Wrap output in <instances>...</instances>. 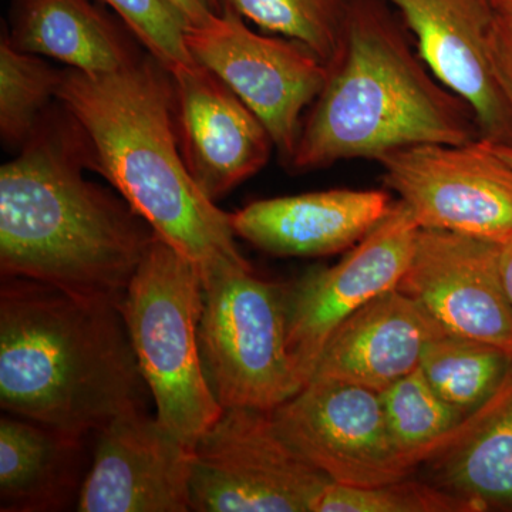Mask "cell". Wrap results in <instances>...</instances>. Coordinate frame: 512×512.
Returning a JSON list of instances; mask_svg holds the SVG:
<instances>
[{
    "label": "cell",
    "instance_id": "obj_23",
    "mask_svg": "<svg viewBox=\"0 0 512 512\" xmlns=\"http://www.w3.org/2000/svg\"><path fill=\"white\" fill-rule=\"evenodd\" d=\"M60 70L42 56L22 52L6 33L0 39V137L10 150H20L35 133L56 100Z\"/></svg>",
    "mask_w": 512,
    "mask_h": 512
},
{
    "label": "cell",
    "instance_id": "obj_6",
    "mask_svg": "<svg viewBox=\"0 0 512 512\" xmlns=\"http://www.w3.org/2000/svg\"><path fill=\"white\" fill-rule=\"evenodd\" d=\"M200 352L222 409L272 412L302 389L286 343L288 286L252 266L218 269L202 279Z\"/></svg>",
    "mask_w": 512,
    "mask_h": 512
},
{
    "label": "cell",
    "instance_id": "obj_20",
    "mask_svg": "<svg viewBox=\"0 0 512 512\" xmlns=\"http://www.w3.org/2000/svg\"><path fill=\"white\" fill-rule=\"evenodd\" d=\"M426 464L441 487L477 501L484 511H512V365Z\"/></svg>",
    "mask_w": 512,
    "mask_h": 512
},
{
    "label": "cell",
    "instance_id": "obj_2",
    "mask_svg": "<svg viewBox=\"0 0 512 512\" xmlns=\"http://www.w3.org/2000/svg\"><path fill=\"white\" fill-rule=\"evenodd\" d=\"M56 100L80 124L93 171L200 269L249 266L235 242L231 214L192 180L174 121L171 74L150 53L111 73L60 70Z\"/></svg>",
    "mask_w": 512,
    "mask_h": 512
},
{
    "label": "cell",
    "instance_id": "obj_19",
    "mask_svg": "<svg viewBox=\"0 0 512 512\" xmlns=\"http://www.w3.org/2000/svg\"><path fill=\"white\" fill-rule=\"evenodd\" d=\"M6 36L16 49L89 74L140 59L136 36L93 0H12Z\"/></svg>",
    "mask_w": 512,
    "mask_h": 512
},
{
    "label": "cell",
    "instance_id": "obj_9",
    "mask_svg": "<svg viewBox=\"0 0 512 512\" xmlns=\"http://www.w3.org/2000/svg\"><path fill=\"white\" fill-rule=\"evenodd\" d=\"M420 229L504 245L512 238V164L490 141L417 144L377 160Z\"/></svg>",
    "mask_w": 512,
    "mask_h": 512
},
{
    "label": "cell",
    "instance_id": "obj_16",
    "mask_svg": "<svg viewBox=\"0 0 512 512\" xmlns=\"http://www.w3.org/2000/svg\"><path fill=\"white\" fill-rule=\"evenodd\" d=\"M384 190L308 192L252 202L231 214L237 237L276 256L318 258L349 251L393 205Z\"/></svg>",
    "mask_w": 512,
    "mask_h": 512
},
{
    "label": "cell",
    "instance_id": "obj_29",
    "mask_svg": "<svg viewBox=\"0 0 512 512\" xmlns=\"http://www.w3.org/2000/svg\"><path fill=\"white\" fill-rule=\"evenodd\" d=\"M501 274L505 289L512 302V238L501 245Z\"/></svg>",
    "mask_w": 512,
    "mask_h": 512
},
{
    "label": "cell",
    "instance_id": "obj_31",
    "mask_svg": "<svg viewBox=\"0 0 512 512\" xmlns=\"http://www.w3.org/2000/svg\"><path fill=\"white\" fill-rule=\"evenodd\" d=\"M208 3H210L211 9L214 10L215 13H220V3H218V0H208Z\"/></svg>",
    "mask_w": 512,
    "mask_h": 512
},
{
    "label": "cell",
    "instance_id": "obj_5",
    "mask_svg": "<svg viewBox=\"0 0 512 512\" xmlns=\"http://www.w3.org/2000/svg\"><path fill=\"white\" fill-rule=\"evenodd\" d=\"M202 309L200 269L156 234L120 311L158 423L191 448L224 412L202 366Z\"/></svg>",
    "mask_w": 512,
    "mask_h": 512
},
{
    "label": "cell",
    "instance_id": "obj_15",
    "mask_svg": "<svg viewBox=\"0 0 512 512\" xmlns=\"http://www.w3.org/2000/svg\"><path fill=\"white\" fill-rule=\"evenodd\" d=\"M417 52L447 89L476 114L481 138L512 147V121L488 59L494 0H387Z\"/></svg>",
    "mask_w": 512,
    "mask_h": 512
},
{
    "label": "cell",
    "instance_id": "obj_26",
    "mask_svg": "<svg viewBox=\"0 0 512 512\" xmlns=\"http://www.w3.org/2000/svg\"><path fill=\"white\" fill-rule=\"evenodd\" d=\"M109 6L117 18L131 30L138 43L144 46L168 72L195 62L187 43V18L170 0H99Z\"/></svg>",
    "mask_w": 512,
    "mask_h": 512
},
{
    "label": "cell",
    "instance_id": "obj_28",
    "mask_svg": "<svg viewBox=\"0 0 512 512\" xmlns=\"http://www.w3.org/2000/svg\"><path fill=\"white\" fill-rule=\"evenodd\" d=\"M170 2L175 8L181 10L190 25L202 22L214 12L208 0H170Z\"/></svg>",
    "mask_w": 512,
    "mask_h": 512
},
{
    "label": "cell",
    "instance_id": "obj_22",
    "mask_svg": "<svg viewBox=\"0 0 512 512\" xmlns=\"http://www.w3.org/2000/svg\"><path fill=\"white\" fill-rule=\"evenodd\" d=\"M387 426L396 446L417 464H426L441 441L464 419L416 369L380 393Z\"/></svg>",
    "mask_w": 512,
    "mask_h": 512
},
{
    "label": "cell",
    "instance_id": "obj_13",
    "mask_svg": "<svg viewBox=\"0 0 512 512\" xmlns=\"http://www.w3.org/2000/svg\"><path fill=\"white\" fill-rule=\"evenodd\" d=\"M79 512L191 511L194 448L147 410L124 414L94 434Z\"/></svg>",
    "mask_w": 512,
    "mask_h": 512
},
{
    "label": "cell",
    "instance_id": "obj_1",
    "mask_svg": "<svg viewBox=\"0 0 512 512\" xmlns=\"http://www.w3.org/2000/svg\"><path fill=\"white\" fill-rule=\"evenodd\" d=\"M86 170L92 147L57 101L0 168V274L120 306L156 231Z\"/></svg>",
    "mask_w": 512,
    "mask_h": 512
},
{
    "label": "cell",
    "instance_id": "obj_30",
    "mask_svg": "<svg viewBox=\"0 0 512 512\" xmlns=\"http://www.w3.org/2000/svg\"><path fill=\"white\" fill-rule=\"evenodd\" d=\"M494 146L495 150L498 151V154H500V156L503 157L505 161H508V163L512 164V147L497 146V144H494Z\"/></svg>",
    "mask_w": 512,
    "mask_h": 512
},
{
    "label": "cell",
    "instance_id": "obj_24",
    "mask_svg": "<svg viewBox=\"0 0 512 512\" xmlns=\"http://www.w3.org/2000/svg\"><path fill=\"white\" fill-rule=\"evenodd\" d=\"M266 32L301 43L326 66L338 56L349 0H218Z\"/></svg>",
    "mask_w": 512,
    "mask_h": 512
},
{
    "label": "cell",
    "instance_id": "obj_17",
    "mask_svg": "<svg viewBox=\"0 0 512 512\" xmlns=\"http://www.w3.org/2000/svg\"><path fill=\"white\" fill-rule=\"evenodd\" d=\"M444 333L412 296L390 289L333 332L312 379L339 380L382 393L419 369L427 346Z\"/></svg>",
    "mask_w": 512,
    "mask_h": 512
},
{
    "label": "cell",
    "instance_id": "obj_8",
    "mask_svg": "<svg viewBox=\"0 0 512 512\" xmlns=\"http://www.w3.org/2000/svg\"><path fill=\"white\" fill-rule=\"evenodd\" d=\"M185 43L198 63L254 111L289 167L303 116L325 86L328 66L301 43L259 35L247 20L224 10L188 25Z\"/></svg>",
    "mask_w": 512,
    "mask_h": 512
},
{
    "label": "cell",
    "instance_id": "obj_12",
    "mask_svg": "<svg viewBox=\"0 0 512 512\" xmlns=\"http://www.w3.org/2000/svg\"><path fill=\"white\" fill-rule=\"evenodd\" d=\"M397 288L450 335L480 340L512 357V302L501 274L500 244L420 229Z\"/></svg>",
    "mask_w": 512,
    "mask_h": 512
},
{
    "label": "cell",
    "instance_id": "obj_25",
    "mask_svg": "<svg viewBox=\"0 0 512 512\" xmlns=\"http://www.w3.org/2000/svg\"><path fill=\"white\" fill-rule=\"evenodd\" d=\"M312 512H484V508L439 484L407 477L377 487L329 483L316 497Z\"/></svg>",
    "mask_w": 512,
    "mask_h": 512
},
{
    "label": "cell",
    "instance_id": "obj_4",
    "mask_svg": "<svg viewBox=\"0 0 512 512\" xmlns=\"http://www.w3.org/2000/svg\"><path fill=\"white\" fill-rule=\"evenodd\" d=\"M478 138L473 109L431 73L396 9L387 0H349L342 45L303 117L288 168L308 173L417 144Z\"/></svg>",
    "mask_w": 512,
    "mask_h": 512
},
{
    "label": "cell",
    "instance_id": "obj_7",
    "mask_svg": "<svg viewBox=\"0 0 512 512\" xmlns=\"http://www.w3.org/2000/svg\"><path fill=\"white\" fill-rule=\"evenodd\" d=\"M329 483L286 443L271 412L224 409L194 447L191 511L312 512Z\"/></svg>",
    "mask_w": 512,
    "mask_h": 512
},
{
    "label": "cell",
    "instance_id": "obj_3",
    "mask_svg": "<svg viewBox=\"0 0 512 512\" xmlns=\"http://www.w3.org/2000/svg\"><path fill=\"white\" fill-rule=\"evenodd\" d=\"M123 313L28 278L0 285V407L53 429L92 437L147 410Z\"/></svg>",
    "mask_w": 512,
    "mask_h": 512
},
{
    "label": "cell",
    "instance_id": "obj_10",
    "mask_svg": "<svg viewBox=\"0 0 512 512\" xmlns=\"http://www.w3.org/2000/svg\"><path fill=\"white\" fill-rule=\"evenodd\" d=\"M271 414L286 443L330 483L377 487L419 467L394 443L382 397L367 387L312 379Z\"/></svg>",
    "mask_w": 512,
    "mask_h": 512
},
{
    "label": "cell",
    "instance_id": "obj_18",
    "mask_svg": "<svg viewBox=\"0 0 512 512\" xmlns=\"http://www.w3.org/2000/svg\"><path fill=\"white\" fill-rule=\"evenodd\" d=\"M90 437L5 413L0 419V511L77 507L89 473Z\"/></svg>",
    "mask_w": 512,
    "mask_h": 512
},
{
    "label": "cell",
    "instance_id": "obj_11",
    "mask_svg": "<svg viewBox=\"0 0 512 512\" xmlns=\"http://www.w3.org/2000/svg\"><path fill=\"white\" fill-rule=\"evenodd\" d=\"M419 232L412 212L394 201L386 217L338 264L312 269L288 286L286 343L302 387L315 375L333 332L377 296L399 286Z\"/></svg>",
    "mask_w": 512,
    "mask_h": 512
},
{
    "label": "cell",
    "instance_id": "obj_21",
    "mask_svg": "<svg viewBox=\"0 0 512 512\" xmlns=\"http://www.w3.org/2000/svg\"><path fill=\"white\" fill-rule=\"evenodd\" d=\"M511 365L504 350L444 333L427 346L420 369L433 389L467 416L494 393Z\"/></svg>",
    "mask_w": 512,
    "mask_h": 512
},
{
    "label": "cell",
    "instance_id": "obj_14",
    "mask_svg": "<svg viewBox=\"0 0 512 512\" xmlns=\"http://www.w3.org/2000/svg\"><path fill=\"white\" fill-rule=\"evenodd\" d=\"M170 74L181 156L195 184L217 202L268 164L274 143L254 111L197 60Z\"/></svg>",
    "mask_w": 512,
    "mask_h": 512
},
{
    "label": "cell",
    "instance_id": "obj_27",
    "mask_svg": "<svg viewBox=\"0 0 512 512\" xmlns=\"http://www.w3.org/2000/svg\"><path fill=\"white\" fill-rule=\"evenodd\" d=\"M488 59L498 93L512 121V0H494Z\"/></svg>",
    "mask_w": 512,
    "mask_h": 512
}]
</instances>
